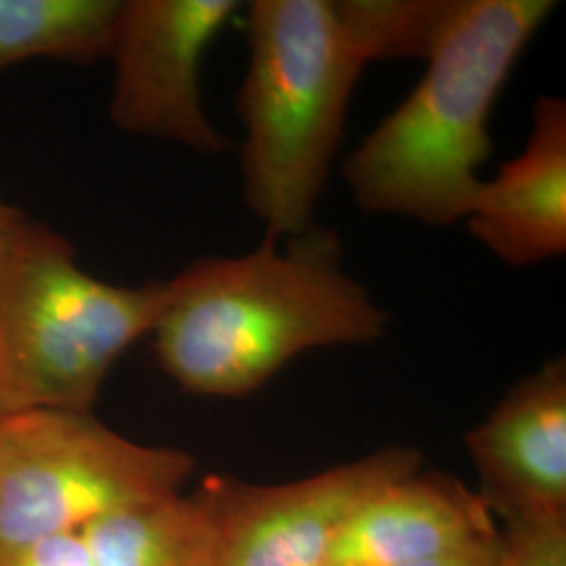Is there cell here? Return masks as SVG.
Listing matches in <instances>:
<instances>
[{
    "instance_id": "6da1fadb",
    "label": "cell",
    "mask_w": 566,
    "mask_h": 566,
    "mask_svg": "<svg viewBox=\"0 0 566 566\" xmlns=\"http://www.w3.org/2000/svg\"><path fill=\"white\" fill-rule=\"evenodd\" d=\"M164 287L154 350L200 397L242 399L306 350L376 343L390 325L346 271L338 235L319 224L242 256H202Z\"/></svg>"
},
{
    "instance_id": "7a4b0ae2",
    "label": "cell",
    "mask_w": 566,
    "mask_h": 566,
    "mask_svg": "<svg viewBox=\"0 0 566 566\" xmlns=\"http://www.w3.org/2000/svg\"><path fill=\"white\" fill-rule=\"evenodd\" d=\"M552 0H453L424 76L348 154L343 177L365 214L428 227L464 221L491 151V114Z\"/></svg>"
},
{
    "instance_id": "3957f363",
    "label": "cell",
    "mask_w": 566,
    "mask_h": 566,
    "mask_svg": "<svg viewBox=\"0 0 566 566\" xmlns=\"http://www.w3.org/2000/svg\"><path fill=\"white\" fill-rule=\"evenodd\" d=\"M248 67L235 97L242 196L264 240L315 227L364 74L332 0H256L245 9Z\"/></svg>"
},
{
    "instance_id": "277c9868",
    "label": "cell",
    "mask_w": 566,
    "mask_h": 566,
    "mask_svg": "<svg viewBox=\"0 0 566 566\" xmlns=\"http://www.w3.org/2000/svg\"><path fill=\"white\" fill-rule=\"evenodd\" d=\"M164 282L107 283L76 263L70 242L23 212L0 273V418L93 411L122 355L151 334Z\"/></svg>"
},
{
    "instance_id": "5b68a950",
    "label": "cell",
    "mask_w": 566,
    "mask_h": 566,
    "mask_svg": "<svg viewBox=\"0 0 566 566\" xmlns=\"http://www.w3.org/2000/svg\"><path fill=\"white\" fill-rule=\"evenodd\" d=\"M196 465L177 447L122 437L93 411L0 418V565L39 539L179 493Z\"/></svg>"
},
{
    "instance_id": "8992f818",
    "label": "cell",
    "mask_w": 566,
    "mask_h": 566,
    "mask_svg": "<svg viewBox=\"0 0 566 566\" xmlns=\"http://www.w3.org/2000/svg\"><path fill=\"white\" fill-rule=\"evenodd\" d=\"M240 11L238 0H122L109 60V118L124 133L223 154L231 142L202 102L203 55Z\"/></svg>"
},
{
    "instance_id": "52a82bcc",
    "label": "cell",
    "mask_w": 566,
    "mask_h": 566,
    "mask_svg": "<svg viewBox=\"0 0 566 566\" xmlns=\"http://www.w3.org/2000/svg\"><path fill=\"white\" fill-rule=\"evenodd\" d=\"M422 468L413 447L365 458L277 485L212 474L223 525V566H329L344 526L382 486Z\"/></svg>"
},
{
    "instance_id": "ba28073f",
    "label": "cell",
    "mask_w": 566,
    "mask_h": 566,
    "mask_svg": "<svg viewBox=\"0 0 566 566\" xmlns=\"http://www.w3.org/2000/svg\"><path fill=\"white\" fill-rule=\"evenodd\" d=\"M465 449L493 516H566L565 357L512 386Z\"/></svg>"
},
{
    "instance_id": "9c48e42d",
    "label": "cell",
    "mask_w": 566,
    "mask_h": 566,
    "mask_svg": "<svg viewBox=\"0 0 566 566\" xmlns=\"http://www.w3.org/2000/svg\"><path fill=\"white\" fill-rule=\"evenodd\" d=\"M470 235L516 269L565 256L566 102L539 95L525 149L483 181L464 219Z\"/></svg>"
},
{
    "instance_id": "30bf717a",
    "label": "cell",
    "mask_w": 566,
    "mask_h": 566,
    "mask_svg": "<svg viewBox=\"0 0 566 566\" xmlns=\"http://www.w3.org/2000/svg\"><path fill=\"white\" fill-rule=\"evenodd\" d=\"M483 497L460 479L422 468L392 481L359 507L329 566H388L437 556L497 533Z\"/></svg>"
},
{
    "instance_id": "8fae6325",
    "label": "cell",
    "mask_w": 566,
    "mask_h": 566,
    "mask_svg": "<svg viewBox=\"0 0 566 566\" xmlns=\"http://www.w3.org/2000/svg\"><path fill=\"white\" fill-rule=\"evenodd\" d=\"M97 566H223L212 474L191 491L109 514L82 531Z\"/></svg>"
},
{
    "instance_id": "7c38bea8",
    "label": "cell",
    "mask_w": 566,
    "mask_h": 566,
    "mask_svg": "<svg viewBox=\"0 0 566 566\" xmlns=\"http://www.w3.org/2000/svg\"><path fill=\"white\" fill-rule=\"evenodd\" d=\"M122 0H0V67L109 55Z\"/></svg>"
},
{
    "instance_id": "4fadbf2b",
    "label": "cell",
    "mask_w": 566,
    "mask_h": 566,
    "mask_svg": "<svg viewBox=\"0 0 566 566\" xmlns=\"http://www.w3.org/2000/svg\"><path fill=\"white\" fill-rule=\"evenodd\" d=\"M344 39L364 61L426 60L446 30L453 0H332Z\"/></svg>"
},
{
    "instance_id": "5bb4252c",
    "label": "cell",
    "mask_w": 566,
    "mask_h": 566,
    "mask_svg": "<svg viewBox=\"0 0 566 566\" xmlns=\"http://www.w3.org/2000/svg\"><path fill=\"white\" fill-rule=\"evenodd\" d=\"M502 521L506 554L500 566H566V516H512Z\"/></svg>"
},
{
    "instance_id": "9a60e30c",
    "label": "cell",
    "mask_w": 566,
    "mask_h": 566,
    "mask_svg": "<svg viewBox=\"0 0 566 566\" xmlns=\"http://www.w3.org/2000/svg\"><path fill=\"white\" fill-rule=\"evenodd\" d=\"M0 566H97L82 533L44 537L13 554Z\"/></svg>"
},
{
    "instance_id": "2e32d148",
    "label": "cell",
    "mask_w": 566,
    "mask_h": 566,
    "mask_svg": "<svg viewBox=\"0 0 566 566\" xmlns=\"http://www.w3.org/2000/svg\"><path fill=\"white\" fill-rule=\"evenodd\" d=\"M504 554H506V542L500 528L497 533H491L472 544L449 549L443 554L388 566H500L504 560Z\"/></svg>"
},
{
    "instance_id": "e0dca14e",
    "label": "cell",
    "mask_w": 566,
    "mask_h": 566,
    "mask_svg": "<svg viewBox=\"0 0 566 566\" xmlns=\"http://www.w3.org/2000/svg\"><path fill=\"white\" fill-rule=\"evenodd\" d=\"M20 208L9 206L0 198V273H2V263H4V250H7V238H9V229L13 219L18 217Z\"/></svg>"
}]
</instances>
